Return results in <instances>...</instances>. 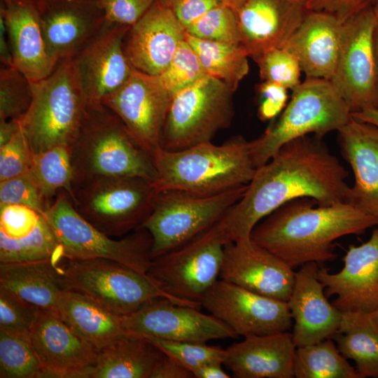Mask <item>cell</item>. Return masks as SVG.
Listing matches in <instances>:
<instances>
[{
    "mask_svg": "<svg viewBox=\"0 0 378 378\" xmlns=\"http://www.w3.org/2000/svg\"><path fill=\"white\" fill-rule=\"evenodd\" d=\"M209 314L244 337L289 331L287 302L266 297L219 279L201 302Z\"/></svg>",
    "mask_w": 378,
    "mask_h": 378,
    "instance_id": "4fadbf2b",
    "label": "cell"
},
{
    "mask_svg": "<svg viewBox=\"0 0 378 378\" xmlns=\"http://www.w3.org/2000/svg\"><path fill=\"white\" fill-rule=\"evenodd\" d=\"M370 315L372 319L374 320V321L375 322V323L377 324V326H378V309L375 310L374 312H373L372 313H370Z\"/></svg>",
    "mask_w": 378,
    "mask_h": 378,
    "instance_id": "94428289",
    "label": "cell"
},
{
    "mask_svg": "<svg viewBox=\"0 0 378 378\" xmlns=\"http://www.w3.org/2000/svg\"><path fill=\"white\" fill-rule=\"evenodd\" d=\"M378 225V217L342 202L319 206L311 198L286 202L261 220L251 232L254 244L274 254L293 269L337 258L333 242L359 234Z\"/></svg>",
    "mask_w": 378,
    "mask_h": 378,
    "instance_id": "7a4b0ae2",
    "label": "cell"
},
{
    "mask_svg": "<svg viewBox=\"0 0 378 378\" xmlns=\"http://www.w3.org/2000/svg\"><path fill=\"white\" fill-rule=\"evenodd\" d=\"M48 50L57 62L73 58L106 24L98 0H35Z\"/></svg>",
    "mask_w": 378,
    "mask_h": 378,
    "instance_id": "d6986e66",
    "label": "cell"
},
{
    "mask_svg": "<svg viewBox=\"0 0 378 378\" xmlns=\"http://www.w3.org/2000/svg\"><path fill=\"white\" fill-rule=\"evenodd\" d=\"M157 192L180 190L202 196L248 185L257 169L250 141L241 136L221 145L211 141L184 149H160L153 157Z\"/></svg>",
    "mask_w": 378,
    "mask_h": 378,
    "instance_id": "3957f363",
    "label": "cell"
},
{
    "mask_svg": "<svg viewBox=\"0 0 378 378\" xmlns=\"http://www.w3.org/2000/svg\"><path fill=\"white\" fill-rule=\"evenodd\" d=\"M294 377L360 378L332 338L296 347Z\"/></svg>",
    "mask_w": 378,
    "mask_h": 378,
    "instance_id": "836d02e7",
    "label": "cell"
},
{
    "mask_svg": "<svg viewBox=\"0 0 378 378\" xmlns=\"http://www.w3.org/2000/svg\"><path fill=\"white\" fill-rule=\"evenodd\" d=\"M31 84V104L19 121L32 153L70 147L89 107L73 59L60 60L49 76Z\"/></svg>",
    "mask_w": 378,
    "mask_h": 378,
    "instance_id": "5b68a950",
    "label": "cell"
},
{
    "mask_svg": "<svg viewBox=\"0 0 378 378\" xmlns=\"http://www.w3.org/2000/svg\"><path fill=\"white\" fill-rule=\"evenodd\" d=\"M321 138L293 139L256 169L242 197L215 224L226 243L250 240L261 220L293 200L311 198L319 206L347 202L348 172Z\"/></svg>",
    "mask_w": 378,
    "mask_h": 378,
    "instance_id": "6da1fadb",
    "label": "cell"
},
{
    "mask_svg": "<svg viewBox=\"0 0 378 378\" xmlns=\"http://www.w3.org/2000/svg\"><path fill=\"white\" fill-rule=\"evenodd\" d=\"M234 92L225 83L206 76L176 93L164 125L162 148L178 150L211 141L231 124Z\"/></svg>",
    "mask_w": 378,
    "mask_h": 378,
    "instance_id": "8fae6325",
    "label": "cell"
},
{
    "mask_svg": "<svg viewBox=\"0 0 378 378\" xmlns=\"http://www.w3.org/2000/svg\"><path fill=\"white\" fill-rule=\"evenodd\" d=\"M262 81H271L293 90L300 81L301 67L297 57L287 48H272L253 59Z\"/></svg>",
    "mask_w": 378,
    "mask_h": 378,
    "instance_id": "60d3db41",
    "label": "cell"
},
{
    "mask_svg": "<svg viewBox=\"0 0 378 378\" xmlns=\"http://www.w3.org/2000/svg\"><path fill=\"white\" fill-rule=\"evenodd\" d=\"M32 101L31 82L15 66L0 70V120H17L27 112Z\"/></svg>",
    "mask_w": 378,
    "mask_h": 378,
    "instance_id": "74e56055",
    "label": "cell"
},
{
    "mask_svg": "<svg viewBox=\"0 0 378 378\" xmlns=\"http://www.w3.org/2000/svg\"><path fill=\"white\" fill-rule=\"evenodd\" d=\"M206 76L195 52L184 40L178 46L169 65L157 76L173 97Z\"/></svg>",
    "mask_w": 378,
    "mask_h": 378,
    "instance_id": "ab89813d",
    "label": "cell"
},
{
    "mask_svg": "<svg viewBox=\"0 0 378 378\" xmlns=\"http://www.w3.org/2000/svg\"><path fill=\"white\" fill-rule=\"evenodd\" d=\"M318 263L308 262L295 274L287 301L293 318L292 336L296 347L331 338L337 331L342 312L330 303L318 277Z\"/></svg>",
    "mask_w": 378,
    "mask_h": 378,
    "instance_id": "cb8c5ba5",
    "label": "cell"
},
{
    "mask_svg": "<svg viewBox=\"0 0 378 378\" xmlns=\"http://www.w3.org/2000/svg\"><path fill=\"white\" fill-rule=\"evenodd\" d=\"M164 356L149 340L125 334L99 351L86 378H150Z\"/></svg>",
    "mask_w": 378,
    "mask_h": 378,
    "instance_id": "4dcf8cb0",
    "label": "cell"
},
{
    "mask_svg": "<svg viewBox=\"0 0 378 378\" xmlns=\"http://www.w3.org/2000/svg\"><path fill=\"white\" fill-rule=\"evenodd\" d=\"M343 262L337 273L319 267L326 295L337 296L332 304L341 312L372 313L378 309V227L366 242L351 245Z\"/></svg>",
    "mask_w": 378,
    "mask_h": 378,
    "instance_id": "ffe728a7",
    "label": "cell"
},
{
    "mask_svg": "<svg viewBox=\"0 0 378 378\" xmlns=\"http://www.w3.org/2000/svg\"><path fill=\"white\" fill-rule=\"evenodd\" d=\"M307 13V0H244L236 11L241 46L253 59L283 48Z\"/></svg>",
    "mask_w": 378,
    "mask_h": 378,
    "instance_id": "7402d4cb",
    "label": "cell"
},
{
    "mask_svg": "<svg viewBox=\"0 0 378 378\" xmlns=\"http://www.w3.org/2000/svg\"><path fill=\"white\" fill-rule=\"evenodd\" d=\"M172 99L157 76L136 69L102 104L123 122L130 134L152 158L161 149L162 134Z\"/></svg>",
    "mask_w": 378,
    "mask_h": 378,
    "instance_id": "2e32d148",
    "label": "cell"
},
{
    "mask_svg": "<svg viewBox=\"0 0 378 378\" xmlns=\"http://www.w3.org/2000/svg\"><path fill=\"white\" fill-rule=\"evenodd\" d=\"M61 268L65 289L77 291L121 316L135 312L158 298H168L182 305L201 307L200 303L170 296L146 275L111 260L65 258Z\"/></svg>",
    "mask_w": 378,
    "mask_h": 378,
    "instance_id": "ba28073f",
    "label": "cell"
},
{
    "mask_svg": "<svg viewBox=\"0 0 378 378\" xmlns=\"http://www.w3.org/2000/svg\"><path fill=\"white\" fill-rule=\"evenodd\" d=\"M372 106L378 109V76L374 85V100Z\"/></svg>",
    "mask_w": 378,
    "mask_h": 378,
    "instance_id": "91938a15",
    "label": "cell"
},
{
    "mask_svg": "<svg viewBox=\"0 0 378 378\" xmlns=\"http://www.w3.org/2000/svg\"><path fill=\"white\" fill-rule=\"evenodd\" d=\"M28 172L49 204H52L60 190L72 196L74 175L70 147L57 146L33 153Z\"/></svg>",
    "mask_w": 378,
    "mask_h": 378,
    "instance_id": "e575fe53",
    "label": "cell"
},
{
    "mask_svg": "<svg viewBox=\"0 0 378 378\" xmlns=\"http://www.w3.org/2000/svg\"><path fill=\"white\" fill-rule=\"evenodd\" d=\"M43 215L23 205L0 206V236L18 239L29 234Z\"/></svg>",
    "mask_w": 378,
    "mask_h": 378,
    "instance_id": "bcb514c9",
    "label": "cell"
},
{
    "mask_svg": "<svg viewBox=\"0 0 378 378\" xmlns=\"http://www.w3.org/2000/svg\"><path fill=\"white\" fill-rule=\"evenodd\" d=\"M64 260L0 263V287L39 309L55 310L65 290L61 268Z\"/></svg>",
    "mask_w": 378,
    "mask_h": 378,
    "instance_id": "f1b7e54d",
    "label": "cell"
},
{
    "mask_svg": "<svg viewBox=\"0 0 378 378\" xmlns=\"http://www.w3.org/2000/svg\"><path fill=\"white\" fill-rule=\"evenodd\" d=\"M55 310L74 332L98 351L125 335L121 316L77 291L64 290Z\"/></svg>",
    "mask_w": 378,
    "mask_h": 378,
    "instance_id": "f546056e",
    "label": "cell"
},
{
    "mask_svg": "<svg viewBox=\"0 0 378 378\" xmlns=\"http://www.w3.org/2000/svg\"><path fill=\"white\" fill-rule=\"evenodd\" d=\"M43 216L52 227L66 259L104 258L146 275L153 260L152 237L146 229L141 227L120 239H112L76 211L65 190L57 193Z\"/></svg>",
    "mask_w": 378,
    "mask_h": 378,
    "instance_id": "52a82bcc",
    "label": "cell"
},
{
    "mask_svg": "<svg viewBox=\"0 0 378 378\" xmlns=\"http://www.w3.org/2000/svg\"><path fill=\"white\" fill-rule=\"evenodd\" d=\"M220 362L205 364L195 370L192 374L195 378H229L230 376L222 368Z\"/></svg>",
    "mask_w": 378,
    "mask_h": 378,
    "instance_id": "db71d44e",
    "label": "cell"
},
{
    "mask_svg": "<svg viewBox=\"0 0 378 378\" xmlns=\"http://www.w3.org/2000/svg\"><path fill=\"white\" fill-rule=\"evenodd\" d=\"M372 7H373L374 15L378 20V0H375Z\"/></svg>",
    "mask_w": 378,
    "mask_h": 378,
    "instance_id": "6125c7cd",
    "label": "cell"
},
{
    "mask_svg": "<svg viewBox=\"0 0 378 378\" xmlns=\"http://www.w3.org/2000/svg\"><path fill=\"white\" fill-rule=\"evenodd\" d=\"M185 35V28L172 10L155 2L130 28L124 48L134 69L158 76L169 65Z\"/></svg>",
    "mask_w": 378,
    "mask_h": 378,
    "instance_id": "603a6c76",
    "label": "cell"
},
{
    "mask_svg": "<svg viewBox=\"0 0 378 378\" xmlns=\"http://www.w3.org/2000/svg\"><path fill=\"white\" fill-rule=\"evenodd\" d=\"M186 32L200 39L241 45L236 12L224 4L211 9L188 27Z\"/></svg>",
    "mask_w": 378,
    "mask_h": 378,
    "instance_id": "f35d334b",
    "label": "cell"
},
{
    "mask_svg": "<svg viewBox=\"0 0 378 378\" xmlns=\"http://www.w3.org/2000/svg\"><path fill=\"white\" fill-rule=\"evenodd\" d=\"M33 153L21 129L6 144L0 147V181L27 173Z\"/></svg>",
    "mask_w": 378,
    "mask_h": 378,
    "instance_id": "f6af8a7d",
    "label": "cell"
},
{
    "mask_svg": "<svg viewBox=\"0 0 378 378\" xmlns=\"http://www.w3.org/2000/svg\"><path fill=\"white\" fill-rule=\"evenodd\" d=\"M40 309L0 287V330L29 335Z\"/></svg>",
    "mask_w": 378,
    "mask_h": 378,
    "instance_id": "7bdbcfd3",
    "label": "cell"
},
{
    "mask_svg": "<svg viewBox=\"0 0 378 378\" xmlns=\"http://www.w3.org/2000/svg\"><path fill=\"white\" fill-rule=\"evenodd\" d=\"M0 60L3 65L14 66L10 42L2 14L0 13Z\"/></svg>",
    "mask_w": 378,
    "mask_h": 378,
    "instance_id": "f5cc1de1",
    "label": "cell"
},
{
    "mask_svg": "<svg viewBox=\"0 0 378 378\" xmlns=\"http://www.w3.org/2000/svg\"><path fill=\"white\" fill-rule=\"evenodd\" d=\"M226 244L214 225L184 245L153 258L146 275L170 296L201 304L220 279Z\"/></svg>",
    "mask_w": 378,
    "mask_h": 378,
    "instance_id": "7c38bea8",
    "label": "cell"
},
{
    "mask_svg": "<svg viewBox=\"0 0 378 378\" xmlns=\"http://www.w3.org/2000/svg\"><path fill=\"white\" fill-rule=\"evenodd\" d=\"M106 23L132 27L150 8L155 0H98Z\"/></svg>",
    "mask_w": 378,
    "mask_h": 378,
    "instance_id": "7dc6e473",
    "label": "cell"
},
{
    "mask_svg": "<svg viewBox=\"0 0 378 378\" xmlns=\"http://www.w3.org/2000/svg\"><path fill=\"white\" fill-rule=\"evenodd\" d=\"M19 204L30 207L42 215L50 206L27 172L0 181V206Z\"/></svg>",
    "mask_w": 378,
    "mask_h": 378,
    "instance_id": "ee69618b",
    "label": "cell"
},
{
    "mask_svg": "<svg viewBox=\"0 0 378 378\" xmlns=\"http://www.w3.org/2000/svg\"><path fill=\"white\" fill-rule=\"evenodd\" d=\"M292 92L291 99L277 121L250 141L257 168L287 142L309 134L322 137L338 131L351 118L349 106L328 80L307 78Z\"/></svg>",
    "mask_w": 378,
    "mask_h": 378,
    "instance_id": "8992f818",
    "label": "cell"
},
{
    "mask_svg": "<svg viewBox=\"0 0 378 378\" xmlns=\"http://www.w3.org/2000/svg\"><path fill=\"white\" fill-rule=\"evenodd\" d=\"M157 191L152 181L137 176L94 179L74 188L76 211L110 237L125 236L141 227L150 215Z\"/></svg>",
    "mask_w": 378,
    "mask_h": 378,
    "instance_id": "30bf717a",
    "label": "cell"
},
{
    "mask_svg": "<svg viewBox=\"0 0 378 378\" xmlns=\"http://www.w3.org/2000/svg\"><path fill=\"white\" fill-rule=\"evenodd\" d=\"M155 1L156 3L165 6H168L169 2V0H155Z\"/></svg>",
    "mask_w": 378,
    "mask_h": 378,
    "instance_id": "be15d7a7",
    "label": "cell"
},
{
    "mask_svg": "<svg viewBox=\"0 0 378 378\" xmlns=\"http://www.w3.org/2000/svg\"><path fill=\"white\" fill-rule=\"evenodd\" d=\"M223 3L230 8H232L235 12L241 5L244 0H221Z\"/></svg>",
    "mask_w": 378,
    "mask_h": 378,
    "instance_id": "680465c9",
    "label": "cell"
},
{
    "mask_svg": "<svg viewBox=\"0 0 378 378\" xmlns=\"http://www.w3.org/2000/svg\"><path fill=\"white\" fill-rule=\"evenodd\" d=\"M130 27L106 22L100 33L72 58L89 106L102 104L134 71L124 48Z\"/></svg>",
    "mask_w": 378,
    "mask_h": 378,
    "instance_id": "e0dca14e",
    "label": "cell"
},
{
    "mask_svg": "<svg viewBox=\"0 0 378 378\" xmlns=\"http://www.w3.org/2000/svg\"><path fill=\"white\" fill-rule=\"evenodd\" d=\"M225 349L223 365L235 378H293L296 346L289 331L244 337Z\"/></svg>",
    "mask_w": 378,
    "mask_h": 378,
    "instance_id": "484cf974",
    "label": "cell"
},
{
    "mask_svg": "<svg viewBox=\"0 0 378 378\" xmlns=\"http://www.w3.org/2000/svg\"><path fill=\"white\" fill-rule=\"evenodd\" d=\"M372 48L374 57L377 74L378 76V20L374 27L372 33Z\"/></svg>",
    "mask_w": 378,
    "mask_h": 378,
    "instance_id": "6f0895ef",
    "label": "cell"
},
{
    "mask_svg": "<svg viewBox=\"0 0 378 378\" xmlns=\"http://www.w3.org/2000/svg\"><path fill=\"white\" fill-rule=\"evenodd\" d=\"M146 340L192 373L205 364L223 363L225 349L208 345L206 342H177L156 338Z\"/></svg>",
    "mask_w": 378,
    "mask_h": 378,
    "instance_id": "b9f144b4",
    "label": "cell"
},
{
    "mask_svg": "<svg viewBox=\"0 0 378 378\" xmlns=\"http://www.w3.org/2000/svg\"><path fill=\"white\" fill-rule=\"evenodd\" d=\"M29 335L43 377L86 378L97 361L99 351L54 309H40Z\"/></svg>",
    "mask_w": 378,
    "mask_h": 378,
    "instance_id": "ac0fdd59",
    "label": "cell"
},
{
    "mask_svg": "<svg viewBox=\"0 0 378 378\" xmlns=\"http://www.w3.org/2000/svg\"><path fill=\"white\" fill-rule=\"evenodd\" d=\"M331 338L340 353L355 362L360 378H378V326L370 314L342 312L339 328Z\"/></svg>",
    "mask_w": 378,
    "mask_h": 378,
    "instance_id": "1f68e13d",
    "label": "cell"
},
{
    "mask_svg": "<svg viewBox=\"0 0 378 378\" xmlns=\"http://www.w3.org/2000/svg\"><path fill=\"white\" fill-rule=\"evenodd\" d=\"M222 4L221 0H169L168 7L186 29L211 9Z\"/></svg>",
    "mask_w": 378,
    "mask_h": 378,
    "instance_id": "f907efd6",
    "label": "cell"
},
{
    "mask_svg": "<svg viewBox=\"0 0 378 378\" xmlns=\"http://www.w3.org/2000/svg\"><path fill=\"white\" fill-rule=\"evenodd\" d=\"M47 259H65L62 248L50 223L43 215L27 236L10 239L0 236V263L22 262Z\"/></svg>",
    "mask_w": 378,
    "mask_h": 378,
    "instance_id": "d590c367",
    "label": "cell"
},
{
    "mask_svg": "<svg viewBox=\"0 0 378 378\" xmlns=\"http://www.w3.org/2000/svg\"><path fill=\"white\" fill-rule=\"evenodd\" d=\"M20 128L17 120H0V147L9 142Z\"/></svg>",
    "mask_w": 378,
    "mask_h": 378,
    "instance_id": "11a10c76",
    "label": "cell"
},
{
    "mask_svg": "<svg viewBox=\"0 0 378 378\" xmlns=\"http://www.w3.org/2000/svg\"><path fill=\"white\" fill-rule=\"evenodd\" d=\"M13 64L30 82L49 76L58 62L50 55L41 27L35 0L1 4Z\"/></svg>",
    "mask_w": 378,
    "mask_h": 378,
    "instance_id": "d4e9b609",
    "label": "cell"
},
{
    "mask_svg": "<svg viewBox=\"0 0 378 378\" xmlns=\"http://www.w3.org/2000/svg\"><path fill=\"white\" fill-rule=\"evenodd\" d=\"M0 377H43L29 335L0 330Z\"/></svg>",
    "mask_w": 378,
    "mask_h": 378,
    "instance_id": "8d00e7d4",
    "label": "cell"
},
{
    "mask_svg": "<svg viewBox=\"0 0 378 378\" xmlns=\"http://www.w3.org/2000/svg\"><path fill=\"white\" fill-rule=\"evenodd\" d=\"M247 186L211 196L173 190L157 192L151 212L141 225L152 237V258L184 245L214 225L239 200Z\"/></svg>",
    "mask_w": 378,
    "mask_h": 378,
    "instance_id": "9c48e42d",
    "label": "cell"
},
{
    "mask_svg": "<svg viewBox=\"0 0 378 378\" xmlns=\"http://www.w3.org/2000/svg\"><path fill=\"white\" fill-rule=\"evenodd\" d=\"M351 115L359 120L370 123L378 127V109L373 106H367L353 112Z\"/></svg>",
    "mask_w": 378,
    "mask_h": 378,
    "instance_id": "9f6ffc18",
    "label": "cell"
},
{
    "mask_svg": "<svg viewBox=\"0 0 378 378\" xmlns=\"http://www.w3.org/2000/svg\"><path fill=\"white\" fill-rule=\"evenodd\" d=\"M70 152L74 188L102 178L137 176L153 181L155 177L150 156L103 104L89 106Z\"/></svg>",
    "mask_w": 378,
    "mask_h": 378,
    "instance_id": "277c9868",
    "label": "cell"
},
{
    "mask_svg": "<svg viewBox=\"0 0 378 378\" xmlns=\"http://www.w3.org/2000/svg\"><path fill=\"white\" fill-rule=\"evenodd\" d=\"M337 132L355 178L347 202L378 217V127L351 115Z\"/></svg>",
    "mask_w": 378,
    "mask_h": 378,
    "instance_id": "4316f807",
    "label": "cell"
},
{
    "mask_svg": "<svg viewBox=\"0 0 378 378\" xmlns=\"http://www.w3.org/2000/svg\"><path fill=\"white\" fill-rule=\"evenodd\" d=\"M372 6L343 24L337 62L330 80L351 113L373 106L377 74L372 33L377 20Z\"/></svg>",
    "mask_w": 378,
    "mask_h": 378,
    "instance_id": "9a60e30c",
    "label": "cell"
},
{
    "mask_svg": "<svg viewBox=\"0 0 378 378\" xmlns=\"http://www.w3.org/2000/svg\"><path fill=\"white\" fill-rule=\"evenodd\" d=\"M193 374L178 362L164 356L150 378H193Z\"/></svg>",
    "mask_w": 378,
    "mask_h": 378,
    "instance_id": "816d5d0a",
    "label": "cell"
},
{
    "mask_svg": "<svg viewBox=\"0 0 378 378\" xmlns=\"http://www.w3.org/2000/svg\"><path fill=\"white\" fill-rule=\"evenodd\" d=\"M293 269L251 240L225 245L220 279L255 293L287 302L295 281Z\"/></svg>",
    "mask_w": 378,
    "mask_h": 378,
    "instance_id": "44dd1931",
    "label": "cell"
},
{
    "mask_svg": "<svg viewBox=\"0 0 378 378\" xmlns=\"http://www.w3.org/2000/svg\"><path fill=\"white\" fill-rule=\"evenodd\" d=\"M258 115L261 120L275 117L286 106L288 89L274 82L262 81L257 86Z\"/></svg>",
    "mask_w": 378,
    "mask_h": 378,
    "instance_id": "c3c4849f",
    "label": "cell"
},
{
    "mask_svg": "<svg viewBox=\"0 0 378 378\" xmlns=\"http://www.w3.org/2000/svg\"><path fill=\"white\" fill-rule=\"evenodd\" d=\"M343 24L335 16L308 11L284 48L298 59L307 78L330 80L339 56Z\"/></svg>",
    "mask_w": 378,
    "mask_h": 378,
    "instance_id": "83f0119b",
    "label": "cell"
},
{
    "mask_svg": "<svg viewBox=\"0 0 378 378\" xmlns=\"http://www.w3.org/2000/svg\"><path fill=\"white\" fill-rule=\"evenodd\" d=\"M122 325L125 335L145 339L207 342L237 337L230 327L213 315L165 298L153 299L122 316Z\"/></svg>",
    "mask_w": 378,
    "mask_h": 378,
    "instance_id": "5bb4252c",
    "label": "cell"
},
{
    "mask_svg": "<svg viewBox=\"0 0 378 378\" xmlns=\"http://www.w3.org/2000/svg\"><path fill=\"white\" fill-rule=\"evenodd\" d=\"M375 0H307L308 11L323 12L335 16L344 23Z\"/></svg>",
    "mask_w": 378,
    "mask_h": 378,
    "instance_id": "681fc988",
    "label": "cell"
},
{
    "mask_svg": "<svg viewBox=\"0 0 378 378\" xmlns=\"http://www.w3.org/2000/svg\"><path fill=\"white\" fill-rule=\"evenodd\" d=\"M10 1H12V0H3V1H4V4H8V3H9Z\"/></svg>",
    "mask_w": 378,
    "mask_h": 378,
    "instance_id": "e7e4bbea",
    "label": "cell"
},
{
    "mask_svg": "<svg viewBox=\"0 0 378 378\" xmlns=\"http://www.w3.org/2000/svg\"><path fill=\"white\" fill-rule=\"evenodd\" d=\"M185 40L207 76L225 83L234 92L237 89L249 70L248 55L241 45L200 39L186 32Z\"/></svg>",
    "mask_w": 378,
    "mask_h": 378,
    "instance_id": "d6a6232c",
    "label": "cell"
}]
</instances>
